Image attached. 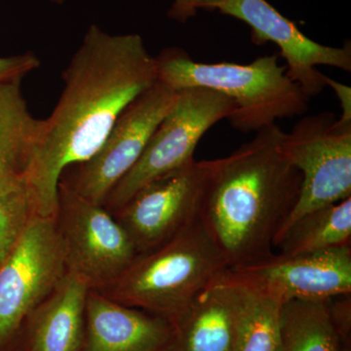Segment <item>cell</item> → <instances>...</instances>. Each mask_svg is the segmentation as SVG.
<instances>
[{
  "label": "cell",
  "instance_id": "obj_19",
  "mask_svg": "<svg viewBox=\"0 0 351 351\" xmlns=\"http://www.w3.org/2000/svg\"><path fill=\"white\" fill-rule=\"evenodd\" d=\"M243 288L234 351H279L282 304Z\"/></svg>",
  "mask_w": 351,
  "mask_h": 351
},
{
  "label": "cell",
  "instance_id": "obj_1",
  "mask_svg": "<svg viewBox=\"0 0 351 351\" xmlns=\"http://www.w3.org/2000/svg\"><path fill=\"white\" fill-rule=\"evenodd\" d=\"M62 77L63 92L44 119L25 179L34 215L43 218L56 217L64 171L91 158L124 110L156 84V59L138 34L112 36L92 25Z\"/></svg>",
  "mask_w": 351,
  "mask_h": 351
},
{
  "label": "cell",
  "instance_id": "obj_5",
  "mask_svg": "<svg viewBox=\"0 0 351 351\" xmlns=\"http://www.w3.org/2000/svg\"><path fill=\"white\" fill-rule=\"evenodd\" d=\"M234 103L206 88L178 91L177 99L147 143L138 162L112 189L104 207L115 214L143 186L195 159L201 138L223 119Z\"/></svg>",
  "mask_w": 351,
  "mask_h": 351
},
{
  "label": "cell",
  "instance_id": "obj_15",
  "mask_svg": "<svg viewBox=\"0 0 351 351\" xmlns=\"http://www.w3.org/2000/svg\"><path fill=\"white\" fill-rule=\"evenodd\" d=\"M89 287L66 274L25 321L14 351H82Z\"/></svg>",
  "mask_w": 351,
  "mask_h": 351
},
{
  "label": "cell",
  "instance_id": "obj_9",
  "mask_svg": "<svg viewBox=\"0 0 351 351\" xmlns=\"http://www.w3.org/2000/svg\"><path fill=\"white\" fill-rule=\"evenodd\" d=\"M177 95L157 82L120 114L98 152L64 171L60 182L85 199L105 204L112 189L138 162Z\"/></svg>",
  "mask_w": 351,
  "mask_h": 351
},
{
  "label": "cell",
  "instance_id": "obj_24",
  "mask_svg": "<svg viewBox=\"0 0 351 351\" xmlns=\"http://www.w3.org/2000/svg\"><path fill=\"white\" fill-rule=\"evenodd\" d=\"M52 1H54L55 3L60 4V5H62V4L64 3L66 0H52Z\"/></svg>",
  "mask_w": 351,
  "mask_h": 351
},
{
  "label": "cell",
  "instance_id": "obj_12",
  "mask_svg": "<svg viewBox=\"0 0 351 351\" xmlns=\"http://www.w3.org/2000/svg\"><path fill=\"white\" fill-rule=\"evenodd\" d=\"M209 10L219 11L248 25L252 41L257 45L276 44L287 63L289 77L300 85L309 98L322 93L327 87L326 75L318 71L317 66L351 71L350 41L343 47L315 43L267 0H216Z\"/></svg>",
  "mask_w": 351,
  "mask_h": 351
},
{
  "label": "cell",
  "instance_id": "obj_10",
  "mask_svg": "<svg viewBox=\"0 0 351 351\" xmlns=\"http://www.w3.org/2000/svg\"><path fill=\"white\" fill-rule=\"evenodd\" d=\"M207 174V161L193 159L145 184L113 214L138 255L165 243L199 218Z\"/></svg>",
  "mask_w": 351,
  "mask_h": 351
},
{
  "label": "cell",
  "instance_id": "obj_23",
  "mask_svg": "<svg viewBox=\"0 0 351 351\" xmlns=\"http://www.w3.org/2000/svg\"><path fill=\"white\" fill-rule=\"evenodd\" d=\"M327 87H331L338 98L339 107L341 108V119L351 121V89L348 85L343 84L332 80L331 77H325Z\"/></svg>",
  "mask_w": 351,
  "mask_h": 351
},
{
  "label": "cell",
  "instance_id": "obj_8",
  "mask_svg": "<svg viewBox=\"0 0 351 351\" xmlns=\"http://www.w3.org/2000/svg\"><path fill=\"white\" fill-rule=\"evenodd\" d=\"M66 274L55 219L34 215L0 267V351L15 350L25 321Z\"/></svg>",
  "mask_w": 351,
  "mask_h": 351
},
{
  "label": "cell",
  "instance_id": "obj_3",
  "mask_svg": "<svg viewBox=\"0 0 351 351\" xmlns=\"http://www.w3.org/2000/svg\"><path fill=\"white\" fill-rule=\"evenodd\" d=\"M154 59L157 82L173 91L206 88L230 98L235 108L228 120L242 133H257L277 120L301 117L308 110L311 98L289 77L277 53L247 64H209L195 61L182 48L169 47Z\"/></svg>",
  "mask_w": 351,
  "mask_h": 351
},
{
  "label": "cell",
  "instance_id": "obj_14",
  "mask_svg": "<svg viewBox=\"0 0 351 351\" xmlns=\"http://www.w3.org/2000/svg\"><path fill=\"white\" fill-rule=\"evenodd\" d=\"M170 320L89 290L82 351H167Z\"/></svg>",
  "mask_w": 351,
  "mask_h": 351
},
{
  "label": "cell",
  "instance_id": "obj_4",
  "mask_svg": "<svg viewBox=\"0 0 351 351\" xmlns=\"http://www.w3.org/2000/svg\"><path fill=\"white\" fill-rule=\"evenodd\" d=\"M228 269L223 252L199 217L172 239L138 254L115 280L97 291L173 321Z\"/></svg>",
  "mask_w": 351,
  "mask_h": 351
},
{
  "label": "cell",
  "instance_id": "obj_13",
  "mask_svg": "<svg viewBox=\"0 0 351 351\" xmlns=\"http://www.w3.org/2000/svg\"><path fill=\"white\" fill-rule=\"evenodd\" d=\"M226 271L171 321L167 351H234L245 291Z\"/></svg>",
  "mask_w": 351,
  "mask_h": 351
},
{
  "label": "cell",
  "instance_id": "obj_7",
  "mask_svg": "<svg viewBox=\"0 0 351 351\" xmlns=\"http://www.w3.org/2000/svg\"><path fill=\"white\" fill-rule=\"evenodd\" d=\"M55 223L66 272L90 290L112 283L138 256L128 233L104 205L85 199L62 182Z\"/></svg>",
  "mask_w": 351,
  "mask_h": 351
},
{
  "label": "cell",
  "instance_id": "obj_21",
  "mask_svg": "<svg viewBox=\"0 0 351 351\" xmlns=\"http://www.w3.org/2000/svg\"><path fill=\"white\" fill-rule=\"evenodd\" d=\"M40 66V60L34 53L29 52L17 56L0 57V82L23 80L27 73Z\"/></svg>",
  "mask_w": 351,
  "mask_h": 351
},
{
  "label": "cell",
  "instance_id": "obj_17",
  "mask_svg": "<svg viewBox=\"0 0 351 351\" xmlns=\"http://www.w3.org/2000/svg\"><path fill=\"white\" fill-rule=\"evenodd\" d=\"M21 82H0V189L25 182L43 135L44 119L29 112Z\"/></svg>",
  "mask_w": 351,
  "mask_h": 351
},
{
  "label": "cell",
  "instance_id": "obj_22",
  "mask_svg": "<svg viewBox=\"0 0 351 351\" xmlns=\"http://www.w3.org/2000/svg\"><path fill=\"white\" fill-rule=\"evenodd\" d=\"M215 1L216 0H174L167 15L170 19L184 24L195 17L199 9L209 10Z\"/></svg>",
  "mask_w": 351,
  "mask_h": 351
},
{
  "label": "cell",
  "instance_id": "obj_11",
  "mask_svg": "<svg viewBox=\"0 0 351 351\" xmlns=\"http://www.w3.org/2000/svg\"><path fill=\"white\" fill-rule=\"evenodd\" d=\"M226 272L235 282L282 306L332 299L351 294V244L300 255L274 253Z\"/></svg>",
  "mask_w": 351,
  "mask_h": 351
},
{
  "label": "cell",
  "instance_id": "obj_2",
  "mask_svg": "<svg viewBox=\"0 0 351 351\" xmlns=\"http://www.w3.org/2000/svg\"><path fill=\"white\" fill-rule=\"evenodd\" d=\"M277 124L223 158L207 160L200 218L228 269L269 257L299 200L302 174L281 149Z\"/></svg>",
  "mask_w": 351,
  "mask_h": 351
},
{
  "label": "cell",
  "instance_id": "obj_20",
  "mask_svg": "<svg viewBox=\"0 0 351 351\" xmlns=\"http://www.w3.org/2000/svg\"><path fill=\"white\" fill-rule=\"evenodd\" d=\"M34 216L25 182L0 189V267L12 253Z\"/></svg>",
  "mask_w": 351,
  "mask_h": 351
},
{
  "label": "cell",
  "instance_id": "obj_6",
  "mask_svg": "<svg viewBox=\"0 0 351 351\" xmlns=\"http://www.w3.org/2000/svg\"><path fill=\"white\" fill-rule=\"evenodd\" d=\"M281 149L301 172L302 186L278 237L302 215L351 197V121L331 112L302 117L284 132Z\"/></svg>",
  "mask_w": 351,
  "mask_h": 351
},
{
  "label": "cell",
  "instance_id": "obj_16",
  "mask_svg": "<svg viewBox=\"0 0 351 351\" xmlns=\"http://www.w3.org/2000/svg\"><path fill=\"white\" fill-rule=\"evenodd\" d=\"M350 295L281 308L279 351H350Z\"/></svg>",
  "mask_w": 351,
  "mask_h": 351
},
{
  "label": "cell",
  "instance_id": "obj_18",
  "mask_svg": "<svg viewBox=\"0 0 351 351\" xmlns=\"http://www.w3.org/2000/svg\"><path fill=\"white\" fill-rule=\"evenodd\" d=\"M351 244V197L302 215L274 242L281 255H300Z\"/></svg>",
  "mask_w": 351,
  "mask_h": 351
}]
</instances>
